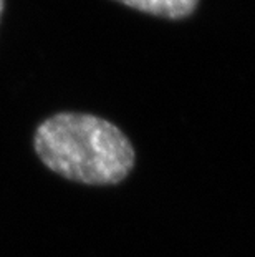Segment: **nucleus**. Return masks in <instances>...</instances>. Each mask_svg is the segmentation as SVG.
<instances>
[{"label": "nucleus", "instance_id": "obj_3", "mask_svg": "<svg viewBox=\"0 0 255 257\" xmlns=\"http://www.w3.org/2000/svg\"><path fill=\"white\" fill-rule=\"evenodd\" d=\"M2 12H4V0H0V17H2Z\"/></svg>", "mask_w": 255, "mask_h": 257}, {"label": "nucleus", "instance_id": "obj_2", "mask_svg": "<svg viewBox=\"0 0 255 257\" xmlns=\"http://www.w3.org/2000/svg\"><path fill=\"white\" fill-rule=\"evenodd\" d=\"M116 2L157 17L177 20L189 17L199 0H116Z\"/></svg>", "mask_w": 255, "mask_h": 257}, {"label": "nucleus", "instance_id": "obj_1", "mask_svg": "<svg viewBox=\"0 0 255 257\" xmlns=\"http://www.w3.org/2000/svg\"><path fill=\"white\" fill-rule=\"evenodd\" d=\"M37 156L50 171L91 186L121 183L133 171L136 153L115 123L88 113H57L34 135Z\"/></svg>", "mask_w": 255, "mask_h": 257}]
</instances>
